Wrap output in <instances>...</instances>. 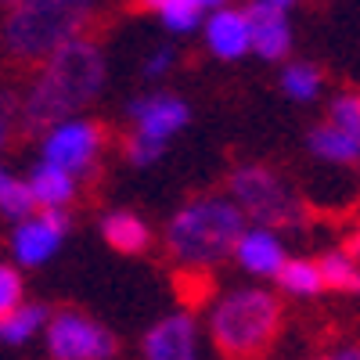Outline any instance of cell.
<instances>
[{
	"mask_svg": "<svg viewBox=\"0 0 360 360\" xmlns=\"http://www.w3.org/2000/svg\"><path fill=\"white\" fill-rule=\"evenodd\" d=\"M101 86H105V51L98 37L83 33L65 47H58L37 72V83L29 86L18 108L15 148L58 130L76 108L94 101Z\"/></svg>",
	"mask_w": 360,
	"mask_h": 360,
	"instance_id": "obj_1",
	"label": "cell"
},
{
	"mask_svg": "<svg viewBox=\"0 0 360 360\" xmlns=\"http://www.w3.org/2000/svg\"><path fill=\"white\" fill-rule=\"evenodd\" d=\"M285 332V303L266 288H238L209 317V339L220 360H270Z\"/></svg>",
	"mask_w": 360,
	"mask_h": 360,
	"instance_id": "obj_2",
	"label": "cell"
},
{
	"mask_svg": "<svg viewBox=\"0 0 360 360\" xmlns=\"http://www.w3.org/2000/svg\"><path fill=\"white\" fill-rule=\"evenodd\" d=\"M94 22V0H18L4 22V51L15 65H40L83 37Z\"/></svg>",
	"mask_w": 360,
	"mask_h": 360,
	"instance_id": "obj_3",
	"label": "cell"
},
{
	"mask_svg": "<svg viewBox=\"0 0 360 360\" xmlns=\"http://www.w3.org/2000/svg\"><path fill=\"white\" fill-rule=\"evenodd\" d=\"M245 238V213L224 198H198L188 202L166 224V252L184 263H205L231 256Z\"/></svg>",
	"mask_w": 360,
	"mask_h": 360,
	"instance_id": "obj_4",
	"label": "cell"
},
{
	"mask_svg": "<svg viewBox=\"0 0 360 360\" xmlns=\"http://www.w3.org/2000/svg\"><path fill=\"white\" fill-rule=\"evenodd\" d=\"M224 184H227L234 205L245 213V220H256L263 231L266 227H299L310 213L307 202L263 162L234 166Z\"/></svg>",
	"mask_w": 360,
	"mask_h": 360,
	"instance_id": "obj_5",
	"label": "cell"
},
{
	"mask_svg": "<svg viewBox=\"0 0 360 360\" xmlns=\"http://www.w3.org/2000/svg\"><path fill=\"white\" fill-rule=\"evenodd\" d=\"M47 346L54 360H112L119 353V339L72 307L58 310L51 317Z\"/></svg>",
	"mask_w": 360,
	"mask_h": 360,
	"instance_id": "obj_6",
	"label": "cell"
},
{
	"mask_svg": "<svg viewBox=\"0 0 360 360\" xmlns=\"http://www.w3.org/2000/svg\"><path fill=\"white\" fill-rule=\"evenodd\" d=\"M112 141L108 127L90 119V123H62L58 130L47 134L44 141V159L62 166V169H94L98 155L105 152V144Z\"/></svg>",
	"mask_w": 360,
	"mask_h": 360,
	"instance_id": "obj_7",
	"label": "cell"
},
{
	"mask_svg": "<svg viewBox=\"0 0 360 360\" xmlns=\"http://www.w3.org/2000/svg\"><path fill=\"white\" fill-rule=\"evenodd\" d=\"M144 360H195V317L173 314L141 339Z\"/></svg>",
	"mask_w": 360,
	"mask_h": 360,
	"instance_id": "obj_8",
	"label": "cell"
},
{
	"mask_svg": "<svg viewBox=\"0 0 360 360\" xmlns=\"http://www.w3.org/2000/svg\"><path fill=\"white\" fill-rule=\"evenodd\" d=\"M130 115L137 119V134L152 141H166L169 134H176L188 123V105L173 94H152V98H137L130 105Z\"/></svg>",
	"mask_w": 360,
	"mask_h": 360,
	"instance_id": "obj_9",
	"label": "cell"
},
{
	"mask_svg": "<svg viewBox=\"0 0 360 360\" xmlns=\"http://www.w3.org/2000/svg\"><path fill=\"white\" fill-rule=\"evenodd\" d=\"M245 15L252 25V51H259V58H270V62L285 58L292 47V29H288L285 11H278L266 0H252L245 8Z\"/></svg>",
	"mask_w": 360,
	"mask_h": 360,
	"instance_id": "obj_10",
	"label": "cell"
},
{
	"mask_svg": "<svg viewBox=\"0 0 360 360\" xmlns=\"http://www.w3.org/2000/svg\"><path fill=\"white\" fill-rule=\"evenodd\" d=\"M205 44L217 58H242L245 51H252V25L249 15L238 8H220L213 18L205 22Z\"/></svg>",
	"mask_w": 360,
	"mask_h": 360,
	"instance_id": "obj_11",
	"label": "cell"
},
{
	"mask_svg": "<svg viewBox=\"0 0 360 360\" xmlns=\"http://www.w3.org/2000/svg\"><path fill=\"white\" fill-rule=\"evenodd\" d=\"M169 288H173L180 307L202 310V307L213 303V295H217V270L205 266V263H184L169 274Z\"/></svg>",
	"mask_w": 360,
	"mask_h": 360,
	"instance_id": "obj_12",
	"label": "cell"
},
{
	"mask_svg": "<svg viewBox=\"0 0 360 360\" xmlns=\"http://www.w3.org/2000/svg\"><path fill=\"white\" fill-rule=\"evenodd\" d=\"M238 259H242L245 270H252V274L259 278H278V270L285 266V249L281 242L270 231H245V238L238 242Z\"/></svg>",
	"mask_w": 360,
	"mask_h": 360,
	"instance_id": "obj_13",
	"label": "cell"
},
{
	"mask_svg": "<svg viewBox=\"0 0 360 360\" xmlns=\"http://www.w3.org/2000/svg\"><path fill=\"white\" fill-rule=\"evenodd\" d=\"M101 234H105V242L123 256H141V252H148V245H152V231H148V224L137 213H130V209L108 213L101 220Z\"/></svg>",
	"mask_w": 360,
	"mask_h": 360,
	"instance_id": "obj_14",
	"label": "cell"
},
{
	"mask_svg": "<svg viewBox=\"0 0 360 360\" xmlns=\"http://www.w3.org/2000/svg\"><path fill=\"white\" fill-rule=\"evenodd\" d=\"M310 152L324 162H335V166H356L360 162V134L332 127V123H321L310 130L307 137Z\"/></svg>",
	"mask_w": 360,
	"mask_h": 360,
	"instance_id": "obj_15",
	"label": "cell"
},
{
	"mask_svg": "<svg viewBox=\"0 0 360 360\" xmlns=\"http://www.w3.org/2000/svg\"><path fill=\"white\" fill-rule=\"evenodd\" d=\"M29 191H33L37 205L44 209H62L65 202L76 198V184H72V173L54 166V162H40L29 176Z\"/></svg>",
	"mask_w": 360,
	"mask_h": 360,
	"instance_id": "obj_16",
	"label": "cell"
},
{
	"mask_svg": "<svg viewBox=\"0 0 360 360\" xmlns=\"http://www.w3.org/2000/svg\"><path fill=\"white\" fill-rule=\"evenodd\" d=\"M324 288H332L339 295H360V259H353L346 249H332L317 259Z\"/></svg>",
	"mask_w": 360,
	"mask_h": 360,
	"instance_id": "obj_17",
	"label": "cell"
},
{
	"mask_svg": "<svg viewBox=\"0 0 360 360\" xmlns=\"http://www.w3.org/2000/svg\"><path fill=\"white\" fill-rule=\"evenodd\" d=\"M58 234L54 227H47L44 220H29L15 231V252L22 263H44L54 249H58Z\"/></svg>",
	"mask_w": 360,
	"mask_h": 360,
	"instance_id": "obj_18",
	"label": "cell"
},
{
	"mask_svg": "<svg viewBox=\"0 0 360 360\" xmlns=\"http://www.w3.org/2000/svg\"><path fill=\"white\" fill-rule=\"evenodd\" d=\"M278 285L292 295H303V299H314L324 292L317 259H285V266L278 270Z\"/></svg>",
	"mask_w": 360,
	"mask_h": 360,
	"instance_id": "obj_19",
	"label": "cell"
},
{
	"mask_svg": "<svg viewBox=\"0 0 360 360\" xmlns=\"http://www.w3.org/2000/svg\"><path fill=\"white\" fill-rule=\"evenodd\" d=\"M137 8L162 15V22L169 29H176V33H188V29H195L202 22V4L198 0H137Z\"/></svg>",
	"mask_w": 360,
	"mask_h": 360,
	"instance_id": "obj_20",
	"label": "cell"
},
{
	"mask_svg": "<svg viewBox=\"0 0 360 360\" xmlns=\"http://www.w3.org/2000/svg\"><path fill=\"white\" fill-rule=\"evenodd\" d=\"M321 83H324V76L310 62H292L281 72V90H285L288 98H295V101H314L321 94Z\"/></svg>",
	"mask_w": 360,
	"mask_h": 360,
	"instance_id": "obj_21",
	"label": "cell"
},
{
	"mask_svg": "<svg viewBox=\"0 0 360 360\" xmlns=\"http://www.w3.org/2000/svg\"><path fill=\"white\" fill-rule=\"evenodd\" d=\"M44 321H47V307H40V303L18 307L11 317L0 321V339H4V342H25Z\"/></svg>",
	"mask_w": 360,
	"mask_h": 360,
	"instance_id": "obj_22",
	"label": "cell"
},
{
	"mask_svg": "<svg viewBox=\"0 0 360 360\" xmlns=\"http://www.w3.org/2000/svg\"><path fill=\"white\" fill-rule=\"evenodd\" d=\"M115 144H119V155H123L127 162H134V166H148V162H155L162 155V141H152V137H144L137 130L119 134Z\"/></svg>",
	"mask_w": 360,
	"mask_h": 360,
	"instance_id": "obj_23",
	"label": "cell"
},
{
	"mask_svg": "<svg viewBox=\"0 0 360 360\" xmlns=\"http://www.w3.org/2000/svg\"><path fill=\"white\" fill-rule=\"evenodd\" d=\"M0 209H4V217H11V220H25L37 209V198H33V191H29V184L8 180V188L0 191Z\"/></svg>",
	"mask_w": 360,
	"mask_h": 360,
	"instance_id": "obj_24",
	"label": "cell"
},
{
	"mask_svg": "<svg viewBox=\"0 0 360 360\" xmlns=\"http://www.w3.org/2000/svg\"><path fill=\"white\" fill-rule=\"evenodd\" d=\"M328 123L360 134V94H339L328 105Z\"/></svg>",
	"mask_w": 360,
	"mask_h": 360,
	"instance_id": "obj_25",
	"label": "cell"
},
{
	"mask_svg": "<svg viewBox=\"0 0 360 360\" xmlns=\"http://www.w3.org/2000/svg\"><path fill=\"white\" fill-rule=\"evenodd\" d=\"M18 307H22V278L15 266L0 263V321L11 317Z\"/></svg>",
	"mask_w": 360,
	"mask_h": 360,
	"instance_id": "obj_26",
	"label": "cell"
},
{
	"mask_svg": "<svg viewBox=\"0 0 360 360\" xmlns=\"http://www.w3.org/2000/svg\"><path fill=\"white\" fill-rule=\"evenodd\" d=\"M18 108H22V105H18V98L4 90V94H0V152L8 148V137L15 134V123H18Z\"/></svg>",
	"mask_w": 360,
	"mask_h": 360,
	"instance_id": "obj_27",
	"label": "cell"
},
{
	"mask_svg": "<svg viewBox=\"0 0 360 360\" xmlns=\"http://www.w3.org/2000/svg\"><path fill=\"white\" fill-rule=\"evenodd\" d=\"M169 65H173V51H159L144 62V76H162Z\"/></svg>",
	"mask_w": 360,
	"mask_h": 360,
	"instance_id": "obj_28",
	"label": "cell"
},
{
	"mask_svg": "<svg viewBox=\"0 0 360 360\" xmlns=\"http://www.w3.org/2000/svg\"><path fill=\"white\" fill-rule=\"evenodd\" d=\"M342 249H346L353 259H360V224L349 231V238H346V245H342Z\"/></svg>",
	"mask_w": 360,
	"mask_h": 360,
	"instance_id": "obj_29",
	"label": "cell"
},
{
	"mask_svg": "<svg viewBox=\"0 0 360 360\" xmlns=\"http://www.w3.org/2000/svg\"><path fill=\"white\" fill-rule=\"evenodd\" d=\"M339 360H360V346H346V349L339 353Z\"/></svg>",
	"mask_w": 360,
	"mask_h": 360,
	"instance_id": "obj_30",
	"label": "cell"
},
{
	"mask_svg": "<svg viewBox=\"0 0 360 360\" xmlns=\"http://www.w3.org/2000/svg\"><path fill=\"white\" fill-rule=\"evenodd\" d=\"M266 4H274L278 11H288V8H292V0H266Z\"/></svg>",
	"mask_w": 360,
	"mask_h": 360,
	"instance_id": "obj_31",
	"label": "cell"
},
{
	"mask_svg": "<svg viewBox=\"0 0 360 360\" xmlns=\"http://www.w3.org/2000/svg\"><path fill=\"white\" fill-rule=\"evenodd\" d=\"M202 8H224V0H198Z\"/></svg>",
	"mask_w": 360,
	"mask_h": 360,
	"instance_id": "obj_32",
	"label": "cell"
},
{
	"mask_svg": "<svg viewBox=\"0 0 360 360\" xmlns=\"http://www.w3.org/2000/svg\"><path fill=\"white\" fill-rule=\"evenodd\" d=\"M8 180H11V176H8L4 169H0V191H4V188H8Z\"/></svg>",
	"mask_w": 360,
	"mask_h": 360,
	"instance_id": "obj_33",
	"label": "cell"
},
{
	"mask_svg": "<svg viewBox=\"0 0 360 360\" xmlns=\"http://www.w3.org/2000/svg\"><path fill=\"white\" fill-rule=\"evenodd\" d=\"M0 4H4V8L11 11V8H18V0H0Z\"/></svg>",
	"mask_w": 360,
	"mask_h": 360,
	"instance_id": "obj_34",
	"label": "cell"
},
{
	"mask_svg": "<svg viewBox=\"0 0 360 360\" xmlns=\"http://www.w3.org/2000/svg\"><path fill=\"white\" fill-rule=\"evenodd\" d=\"M314 360H339V356H314Z\"/></svg>",
	"mask_w": 360,
	"mask_h": 360,
	"instance_id": "obj_35",
	"label": "cell"
}]
</instances>
